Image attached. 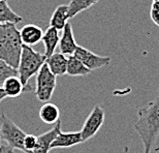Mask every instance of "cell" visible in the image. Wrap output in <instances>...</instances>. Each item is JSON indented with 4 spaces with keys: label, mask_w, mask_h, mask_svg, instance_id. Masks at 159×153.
<instances>
[{
    "label": "cell",
    "mask_w": 159,
    "mask_h": 153,
    "mask_svg": "<svg viewBox=\"0 0 159 153\" xmlns=\"http://www.w3.org/2000/svg\"><path fill=\"white\" fill-rule=\"evenodd\" d=\"M134 128L141 137L144 153H151L159 136V96L139 110Z\"/></svg>",
    "instance_id": "6da1fadb"
},
{
    "label": "cell",
    "mask_w": 159,
    "mask_h": 153,
    "mask_svg": "<svg viewBox=\"0 0 159 153\" xmlns=\"http://www.w3.org/2000/svg\"><path fill=\"white\" fill-rule=\"evenodd\" d=\"M16 25L15 23H0V60L14 68L19 65L23 44L20 31Z\"/></svg>",
    "instance_id": "7a4b0ae2"
},
{
    "label": "cell",
    "mask_w": 159,
    "mask_h": 153,
    "mask_svg": "<svg viewBox=\"0 0 159 153\" xmlns=\"http://www.w3.org/2000/svg\"><path fill=\"white\" fill-rule=\"evenodd\" d=\"M47 57L44 54L36 52L30 46L22 44V52L17 67L18 76L24 86V92L32 91V87L29 85V80L37 74L41 65L46 62Z\"/></svg>",
    "instance_id": "3957f363"
},
{
    "label": "cell",
    "mask_w": 159,
    "mask_h": 153,
    "mask_svg": "<svg viewBox=\"0 0 159 153\" xmlns=\"http://www.w3.org/2000/svg\"><path fill=\"white\" fill-rule=\"evenodd\" d=\"M26 132H24L14 121H11L4 113L0 116V139L3 144L11 149H19L25 152L24 138Z\"/></svg>",
    "instance_id": "277c9868"
},
{
    "label": "cell",
    "mask_w": 159,
    "mask_h": 153,
    "mask_svg": "<svg viewBox=\"0 0 159 153\" xmlns=\"http://www.w3.org/2000/svg\"><path fill=\"white\" fill-rule=\"evenodd\" d=\"M56 89V76L50 71L49 66L44 62L36 74L35 96L39 101L47 103L52 98Z\"/></svg>",
    "instance_id": "5b68a950"
},
{
    "label": "cell",
    "mask_w": 159,
    "mask_h": 153,
    "mask_svg": "<svg viewBox=\"0 0 159 153\" xmlns=\"http://www.w3.org/2000/svg\"><path fill=\"white\" fill-rule=\"evenodd\" d=\"M104 110L100 106H95L92 110V112L86 119L83 128L81 129V136L83 142H86L88 140L96 135L100 127L102 126L104 122Z\"/></svg>",
    "instance_id": "8992f818"
},
{
    "label": "cell",
    "mask_w": 159,
    "mask_h": 153,
    "mask_svg": "<svg viewBox=\"0 0 159 153\" xmlns=\"http://www.w3.org/2000/svg\"><path fill=\"white\" fill-rule=\"evenodd\" d=\"M74 55L84 64L86 67H88L90 71L101 68L103 66L109 65L111 63L110 57H103L96 55V54L92 53L91 51L86 49L84 47L78 46L75 49Z\"/></svg>",
    "instance_id": "52a82bcc"
},
{
    "label": "cell",
    "mask_w": 159,
    "mask_h": 153,
    "mask_svg": "<svg viewBox=\"0 0 159 153\" xmlns=\"http://www.w3.org/2000/svg\"><path fill=\"white\" fill-rule=\"evenodd\" d=\"M60 132H61V121L59 119L52 129L36 137V145L32 153H49L51 150V144Z\"/></svg>",
    "instance_id": "ba28073f"
},
{
    "label": "cell",
    "mask_w": 159,
    "mask_h": 153,
    "mask_svg": "<svg viewBox=\"0 0 159 153\" xmlns=\"http://www.w3.org/2000/svg\"><path fill=\"white\" fill-rule=\"evenodd\" d=\"M58 44H59L60 51H61L60 53H62L63 55H65V56L74 55L75 51L78 47V44L75 39L71 24H69L68 22L64 25V27H63L62 36L60 37Z\"/></svg>",
    "instance_id": "9c48e42d"
},
{
    "label": "cell",
    "mask_w": 159,
    "mask_h": 153,
    "mask_svg": "<svg viewBox=\"0 0 159 153\" xmlns=\"http://www.w3.org/2000/svg\"><path fill=\"white\" fill-rule=\"evenodd\" d=\"M83 143L82 136L80 132H60L54 141L51 144V149L57 148H69L72 146Z\"/></svg>",
    "instance_id": "30bf717a"
},
{
    "label": "cell",
    "mask_w": 159,
    "mask_h": 153,
    "mask_svg": "<svg viewBox=\"0 0 159 153\" xmlns=\"http://www.w3.org/2000/svg\"><path fill=\"white\" fill-rule=\"evenodd\" d=\"M20 31V37L22 44H27V46H35L39 44L43 38V30L37 25L34 24H27L22 28Z\"/></svg>",
    "instance_id": "8fae6325"
},
{
    "label": "cell",
    "mask_w": 159,
    "mask_h": 153,
    "mask_svg": "<svg viewBox=\"0 0 159 153\" xmlns=\"http://www.w3.org/2000/svg\"><path fill=\"white\" fill-rule=\"evenodd\" d=\"M47 65L49 66L50 71L56 76L66 75V68H67V57L63 55L62 53H55L47 57L46 59Z\"/></svg>",
    "instance_id": "7c38bea8"
},
{
    "label": "cell",
    "mask_w": 159,
    "mask_h": 153,
    "mask_svg": "<svg viewBox=\"0 0 159 153\" xmlns=\"http://www.w3.org/2000/svg\"><path fill=\"white\" fill-rule=\"evenodd\" d=\"M59 39H60L59 30H57L56 28L50 26L46 30V32H43L41 41L43 43L44 50H46L44 51L46 57L51 56L55 52L56 47L58 46V44H59Z\"/></svg>",
    "instance_id": "4fadbf2b"
},
{
    "label": "cell",
    "mask_w": 159,
    "mask_h": 153,
    "mask_svg": "<svg viewBox=\"0 0 159 153\" xmlns=\"http://www.w3.org/2000/svg\"><path fill=\"white\" fill-rule=\"evenodd\" d=\"M7 97H18L24 92V86L22 84L21 80L17 76H11L4 80L1 85Z\"/></svg>",
    "instance_id": "5bb4252c"
},
{
    "label": "cell",
    "mask_w": 159,
    "mask_h": 153,
    "mask_svg": "<svg viewBox=\"0 0 159 153\" xmlns=\"http://www.w3.org/2000/svg\"><path fill=\"white\" fill-rule=\"evenodd\" d=\"M39 118L47 124H55L60 118L59 108L55 104L47 103L40 108Z\"/></svg>",
    "instance_id": "9a60e30c"
},
{
    "label": "cell",
    "mask_w": 159,
    "mask_h": 153,
    "mask_svg": "<svg viewBox=\"0 0 159 153\" xmlns=\"http://www.w3.org/2000/svg\"><path fill=\"white\" fill-rule=\"evenodd\" d=\"M91 72L88 67L83 64L75 55H70L67 57V68H66V74L71 76H84Z\"/></svg>",
    "instance_id": "2e32d148"
},
{
    "label": "cell",
    "mask_w": 159,
    "mask_h": 153,
    "mask_svg": "<svg viewBox=\"0 0 159 153\" xmlns=\"http://www.w3.org/2000/svg\"><path fill=\"white\" fill-rule=\"evenodd\" d=\"M67 5H59L54 11L50 20V26L56 28L57 30H62L64 25L67 23Z\"/></svg>",
    "instance_id": "e0dca14e"
},
{
    "label": "cell",
    "mask_w": 159,
    "mask_h": 153,
    "mask_svg": "<svg viewBox=\"0 0 159 153\" xmlns=\"http://www.w3.org/2000/svg\"><path fill=\"white\" fill-rule=\"evenodd\" d=\"M99 0H71L67 5V18L68 20L75 18L80 12L86 11L92 5L96 4Z\"/></svg>",
    "instance_id": "ac0fdd59"
},
{
    "label": "cell",
    "mask_w": 159,
    "mask_h": 153,
    "mask_svg": "<svg viewBox=\"0 0 159 153\" xmlns=\"http://www.w3.org/2000/svg\"><path fill=\"white\" fill-rule=\"evenodd\" d=\"M22 22V17L12 11L7 4V1L0 0V23H15Z\"/></svg>",
    "instance_id": "d6986e66"
},
{
    "label": "cell",
    "mask_w": 159,
    "mask_h": 153,
    "mask_svg": "<svg viewBox=\"0 0 159 153\" xmlns=\"http://www.w3.org/2000/svg\"><path fill=\"white\" fill-rule=\"evenodd\" d=\"M11 76H18L17 68L11 67L7 63L0 60V86L3 84L5 79H7Z\"/></svg>",
    "instance_id": "ffe728a7"
},
{
    "label": "cell",
    "mask_w": 159,
    "mask_h": 153,
    "mask_svg": "<svg viewBox=\"0 0 159 153\" xmlns=\"http://www.w3.org/2000/svg\"><path fill=\"white\" fill-rule=\"evenodd\" d=\"M24 149L26 153H32L34 147L36 145V136L31 135V133H26L24 138Z\"/></svg>",
    "instance_id": "44dd1931"
},
{
    "label": "cell",
    "mask_w": 159,
    "mask_h": 153,
    "mask_svg": "<svg viewBox=\"0 0 159 153\" xmlns=\"http://www.w3.org/2000/svg\"><path fill=\"white\" fill-rule=\"evenodd\" d=\"M0 153H15V152H14V149L9 148L8 146L2 144V145H0Z\"/></svg>",
    "instance_id": "7402d4cb"
},
{
    "label": "cell",
    "mask_w": 159,
    "mask_h": 153,
    "mask_svg": "<svg viewBox=\"0 0 159 153\" xmlns=\"http://www.w3.org/2000/svg\"><path fill=\"white\" fill-rule=\"evenodd\" d=\"M5 97H7V96H6L5 92H4V90L2 89V87L0 86V103H1V101H2L3 100H4Z\"/></svg>",
    "instance_id": "603a6c76"
},
{
    "label": "cell",
    "mask_w": 159,
    "mask_h": 153,
    "mask_svg": "<svg viewBox=\"0 0 159 153\" xmlns=\"http://www.w3.org/2000/svg\"><path fill=\"white\" fill-rule=\"evenodd\" d=\"M0 145H1V139H0Z\"/></svg>",
    "instance_id": "cb8c5ba5"
},
{
    "label": "cell",
    "mask_w": 159,
    "mask_h": 153,
    "mask_svg": "<svg viewBox=\"0 0 159 153\" xmlns=\"http://www.w3.org/2000/svg\"><path fill=\"white\" fill-rule=\"evenodd\" d=\"M158 92H159V89H158Z\"/></svg>",
    "instance_id": "d4e9b609"
},
{
    "label": "cell",
    "mask_w": 159,
    "mask_h": 153,
    "mask_svg": "<svg viewBox=\"0 0 159 153\" xmlns=\"http://www.w3.org/2000/svg\"><path fill=\"white\" fill-rule=\"evenodd\" d=\"M5 1H7V0H5Z\"/></svg>",
    "instance_id": "484cf974"
}]
</instances>
